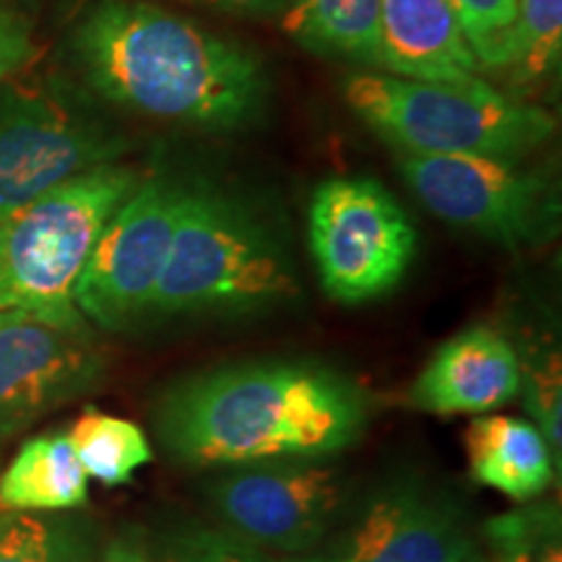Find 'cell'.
I'll list each match as a JSON object with an SVG mask.
<instances>
[{
    "label": "cell",
    "mask_w": 562,
    "mask_h": 562,
    "mask_svg": "<svg viewBox=\"0 0 562 562\" xmlns=\"http://www.w3.org/2000/svg\"><path fill=\"white\" fill-rule=\"evenodd\" d=\"M385 74L417 81L480 79L448 0H381Z\"/></svg>",
    "instance_id": "obj_14"
},
{
    "label": "cell",
    "mask_w": 562,
    "mask_h": 562,
    "mask_svg": "<svg viewBox=\"0 0 562 562\" xmlns=\"http://www.w3.org/2000/svg\"><path fill=\"white\" fill-rule=\"evenodd\" d=\"M370 393L311 360L224 364L175 381L154 404V432L175 463L235 469L328 459L368 430Z\"/></svg>",
    "instance_id": "obj_1"
},
{
    "label": "cell",
    "mask_w": 562,
    "mask_h": 562,
    "mask_svg": "<svg viewBox=\"0 0 562 562\" xmlns=\"http://www.w3.org/2000/svg\"><path fill=\"white\" fill-rule=\"evenodd\" d=\"M224 529L277 552H311L331 533L347 503V480L331 463L271 461L224 469L206 484Z\"/></svg>",
    "instance_id": "obj_10"
},
{
    "label": "cell",
    "mask_w": 562,
    "mask_h": 562,
    "mask_svg": "<svg viewBox=\"0 0 562 562\" xmlns=\"http://www.w3.org/2000/svg\"><path fill=\"white\" fill-rule=\"evenodd\" d=\"M161 562H277L229 529H188L167 544Z\"/></svg>",
    "instance_id": "obj_24"
},
{
    "label": "cell",
    "mask_w": 562,
    "mask_h": 562,
    "mask_svg": "<svg viewBox=\"0 0 562 562\" xmlns=\"http://www.w3.org/2000/svg\"><path fill=\"white\" fill-rule=\"evenodd\" d=\"M521 391L526 409L531 412L533 425L544 435L554 463H562V378L560 357L544 355L542 360H521Z\"/></svg>",
    "instance_id": "obj_23"
},
{
    "label": "cell",
    "mask_w": 562,
    "mask_h": 562,
    "mask_svg": "<svg viewBox=\"0 0 562 562\" xmlns=\"http://www.w3.org/2000/svg\"><path fill=\"white\" fill-rule=\"evenodd\" d=\"M70 53L102 100L201 131L256 123L269 76L248 47L146 0H100L83 13Z\"/></svg>",
    "instance_id": "obj_2"
},
{
    "label": "cell",
    "mask_w": 562,
    "mask_h": 562,
    "mask_svg": "<svg viewBox=\"0 0 562 562\" xmlns=\"http://www.w3.org/2000/svg\"><path fill=\"white\" fill-rule=\"evenodd\" d=\"M102 375L104 362L89 331L0 311V440L87 396Z\"/></svg>",
    "instance_id": "obj_11"
},
{
    "label": "cell",
    "mask_w": 562,
    "mask_h": 562,
    "mask_svg": "<svg viewBox=\"0 0 562 562\" xmlns=\"http://www.w3.org/2000/svg\"><path fill=\"white\" fill-rule=\"evenodd\" d=\"M182 3L201 5V9L235 13V16H273L284 13L294 0H182Z\"/></svg>",
    "instance_id": "obj_27"
},
{
    "label": "cell",
    "mask_w": 562,
    "mask_h": 562,
    "mask_svg": "<svg viewBox=\"0 0 562 562\" xmlns=\"http://www.w3.org/2000/svg\"><path fill=\"white\" fill-rule=\"evenodd\" d=\"M0 562H102V550L81 518L0 510Z\"/></svg>",
    "instance_id": "obj_18"
},
{
    "label": "cell",
    "mask_w": 562,
    "mask_h": 562,
    "mask_svg": "<svg viewBox=\"0 0 562 562\" xmlns=\"http://www.w3.org/2000/svg\"><path fill=\"white\" fill-rule=\"evenodd\" d=\"M281 30L318 55L385 70L381 0H294L281 13Z\"/></svg>",
    "instance_id": "obj_17"
},
{
    "label": "cell",
    "mask_w": 562,
    "mask_h": 562,
    "mask_svg": "<svg viewBox=\"0 0 562 562\" xmlns=\"http://www.w3.org/2000/svg\"><path fill=\"white\" fill-rule=\"evenodd\" d=\"M131 140L55 87L0 97V220L94 167L121 161Z\"/></svg>",
    "instance_id": "obj_7"
},
{
    "label": "cell",
    "mask_w": 562,
    "mask_h": 562,
    "mask_svg": "<svg viewBox=\"0 0 562 562\" xmlns=\"http://www.w3.org/2000/svg\"><path fill=\"white\" fill-rule=\"evenodd\" d=\"M102 562H161L138 529L117 533L102 550Z\"/></svg>",
    "instance_id": "obj_26"
},
{
    "label": "cell",
    "mask_w": 562,
    "mask_h": 562,
    "mask_svg": "<svg viewBox=\"0 0 562 562\" xmlns=\"http://www.w3.org/2000/svg\"><path fill=\"white\" fill-rule=\"evenodd\" d=\"M89 476L68 432L26 440L0 476V510L66 513L87 505Z\"/></svg>",
    "instance_id": "obj_16"
},
{
    "label": "cell",
    "mask_w": 562,
    "mask_h": 562,
    "mask_svg": "<svg viewBox=\"0 0 562 562\" xmlns=\"http://www.w3.org/2000/svg\"><path fill=\"white\" fill-rule=\"evenodd\" d=\"M474 552L463 505L417 480L378 490L331 550L341 562H463Z\"/></svg>",
    "instance_id": "obj_12"
},
{
    "label": "cell",
    "mask_w": 562,
    "mask_h": 562,
    "mask_svg": "<svg viewBox=\"0 0 562 562\" xmlns=\"http://www.w3.org/2000/svg\"><path fill=\"white\" fill-rule=\"evenodd\" d=\"M562 50V0H516V24L505 68L518 83H537L550 76Z\"/></svg>",
    "instance_id": "obj_21"
},
{
    "label": "cell",
    "mask_w": 562,
    "mask_h": 562,
    "mask_svg": "<svg viewBox=\"0 0 562 562\" xmlns=\"http://www.w3.org/2000/svg\"><path fill=\"white\" fill-rule=\"evenodd\" d=\"M307 240L328 297L360 305L404 279L417 250V229L378 180L331 178L313 193Z\"/></svg>",
    "instance_id": "obj_6"
},
{
    "label": "cell",
    "mask_w": 562,
    "mask_h": 562,
    "mask_svg": "<svg viewBox=\"0 0 562 562\" xmlns=\"http://www.w3.org/2000/svg\"><path fill=\"white\" fill-rule=\"evenodd\" d=\"M121 161L76 175L0 220V311L89 331L76 284L104 224L138 186Z\"/></svg>",
    "instance_id": "obj_4"
},
{
    "label": "cell",
    "mask_w": 562,
    "mask_h": 562,
    "mask_svg": "<svg viewBox=\"0 0 562 562\" xmlns=\"http://www.w3.org/2000/svg\"><path fill=\"white\" fill-rule=\"evenodd\" d=\"M297 294V271L277 229L237 195L188 182L151 318L258 313Z\"/></svg>",
    "instance_id": "obj_3"
},
{
    "label": "cell",
    "mask_w": 562,
    "mask_h": 562,
    "mask_svg": "<svg viewBox=\"0 0 562 562\" xmlns=\"http://www.w3.org/2000/svg\"><path fill=\"white\" fill-rule=\"evenodd\" d=\"M492 562H562L560 505L531 501L484 526Z\"/></svg>",
    "instance_id": "obj_20"
},
{
    "label": "cell",
    "mask_w": 562,
    "mask_h": 562,
    "mask_svg": "<svg viewBox=\"0 0 562 562\" xmlns=\"http://www.w3.org/2000/svg\"><path fill=\"white\" fill-rule=\"evenodd\" d=\"M37 55V42L30 19L0 5V81L24 70Z\"/></svg>",
    "instance_id": "obj_25"
},
{
    "label": "cell",
    "mask_w": 562,
    "mask_h": 562,
    "mask_svg": "<svg viewBox=\"0 0 562 562\" xmlns=\"http://www.w3.org/2000/svg\"><path fill=\"white\" fill-rule=\"evenodd\" d=\"M463 562H492V560H490V558H484L482 552H474L472 558H467V560H463Z\"/></svg>",
    "instance_id": "obj_29"
},
{
    "label": "cell",
    "mask_w": 562,
    "mask_h": 562,
    "mask_svg": "<svg viewBox=\"0 0 562 562\" xmlns=\"http://www.w3.org/2000/svg\"><path fill=\"white\" fill-rule=\"evenodd\" d=\"M404 180L414 195L453 227L484 240L521 248L537 245L554 232L558 203L544 175L524 170L516 159L480 154H402Z\"/></svg>",
    "instance_id": "obj_9"
},
{
    "label": "cell",
    "mask_w": 562,
    "mask_h": 562,
    "mask_svg": "<svg viewBox=\"0 0 562 562\" xmlns=\"http://www.w3.org/2000/svg\"><path fill=\"white\" fill-rule=\"evenodd\" d=\"M186 193L188 182L167 172L138 180L104 224L76 284L74 302L83 318L104 331H123L149 315Z\"/></svg>",
    "instance_id": "obj_8"
},
{
    "label": "cell",
    "mask_w": 562,
    "mask_h": 562,
    "mask_svg": "<svg viewBox=\"0 0 562 562\" xmlns=\"http://www.w3.org/2000/svg\"><path fill=\"white\" fill-rule=\"evenodd\" d=\"M349 110L404 154L518 159L554 133L542 108L510 100L482 79L417 81L385 70H360L344 79Z\"/></svg>",
    "instance_id": "obj_5"
},
{
    "label": "cell",
    "mask_w": 562,
    "mask_h": 562,
    "mask_svg": "<svg viewBox=\"0 0 562 562\" xmlns=\"http://www.w3.org/2000/svg\"><path fill=\"white\" fill-rule=\"evenodd\" d=\"M480 68H505L516 0H448Z\"/></svg>",
    "instance_id": "obj_22"
},
{
    "label": "cell",
    "mask_w": 562,
    "mask_h": 562,
    "mask_svg": "<svg viewBox=\"0 0 562 562\" xmlns=\"http://www.w3.org/2000/svg\"><path fill=\"white\" fill-rule=\"evenodd\" d=\"M467 453L474 480L516 503L539 501L558 484L550 446L529 419L480 414L467 430Z\"/></svg>",
    "instance_id": "obj_15"
},
{
    "label": "cell",
    "mask_w": 562,
    "mask_h": 562,
    "mask_svg": "<svg viewBox=\"0 0 562 562\" xmlns=\"http://www.w3.org/2000/svg\"><path fill=\"white\" fill-rule=\"evenodd\" d=\"M521 393V355L490 326L456 334L419 372L409 391L414 409L453 417L490 414Z\"/></svg>",
    "instance_id": "obj_13"
},
{
    "label": "cell",
    "mask_w": 562,
    "mask_h": 562,
    "mask_svg": "<svg viewBox=\"0 0 562 562\" xmlns=\"http://www.w3.org/2000/svg\"><path fill=\"white\" fill-rule=\"evenodd\" d=\"M292 562H341L336 554H313V558H305V560H292Z\"/></svg>",
    "instance_id": "obj_28"
},
{
    "label": "cell",
    "mask_w": 562,
    "mask_h": 562,
    "mask_svg": "<svg viewBox=\"0 0 562 562\" xmlns=\"http://www.w3.org/2000/svg\"><path fill=\"white\" fill-rule=\"evenodd\" d=\"M68 440L87 476L104 487L128 484L140 467L154 461L149 440L138 425L94 406L83 409L74 422Z\"/></svg>",
    "instance_id": "obj_19"
}]
</instances>
